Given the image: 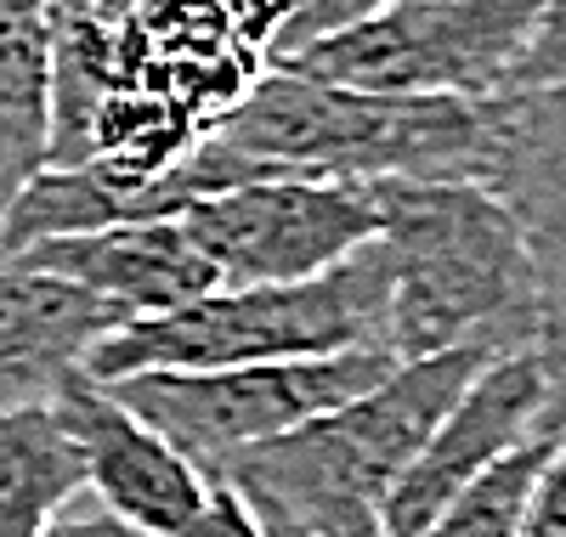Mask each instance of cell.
Here are the masks:
<instances>
[{
	"instance_id": "obj_1",
	"label": "cell",
	"mask_w": 566,
	"mask_h": 537,
	"mask_svg": "<svg viewBox=\"0 0 566 537\" xmlns=\"http://www.w3.org/2000/svg\"><path fill=\"white\" fill-rule=\"evenodd\" d=\"M272 0H97L52 12V154L165 176L272 69Z\"/></svg>"
},
{
	"instance_id": "obj_2",
	"label": "cell",
	"mask_w": 566,
	"mask_h": 537,
	"mask_svg": "<svg viewBox=\"0 0 566 537\" xmlns=\"http://www.w3.org/2000/svg\"><path fill=\"white\" fill-rule=\"evenodd\" d=\"M391 272L386 346L397 362L437 351H522L544 328V272L527 221L482 181H368Z\"/></svg>"
},
{
	"instance_id": "obj_3",
	"label": "cell",
	"mask_w": 566,
	"mask_h": 537,
	"mask_svg": "<svg viewBox=\"0 0 566 537\" xmlns=\"http://www.w3.org/2000/svg\"><path fill=\"white\" fill-rule=\"evenodd\" d=\"M482 362L488 351L408 357L352 402L221 459L210 481H227L266 526L306 537H380L391 486Z\"/></svg>"
},
{
	"instance_id": "obj_4",
	"label": "cell",
	"mask_w": 566,
	"mask_h": 537,
	"mask_svg": "<svg viewBox=\"0 0 566 537\" xmlns=\"http://www.w3.org/2000/svg\"><path fill=\"white\" fill-rule=\"evenodd\" d=\"M510 96H386L266 69L216 136L261 170L340 181H482L493 187Z\"/></svg>"
},
{
	"instance_id": "obj_5",
	"label": "cell",
	"mask_w": 566,
	"mask_h": 537,
	"mask_svg": "<svg viewBox=\"0 0 566 537\" xmlns=\"http://www.w3.org/2000/svg\"><path fill=\"white\" fill-rule=\"evenodd\" d=\"M386 301H391L386 250L380 238H368L363 250H352L317 277L210 288V295L176 312L130 317L85 357V373L108 385L148 368H244V362L386 346Z\"/></svg>"
},
{
	"instance_id": "obj_6",
	"label": "cell",
	"mask_w": 566,
	"mask_h": 537,
	"mask_svg": "<svg viewBox=\"0 0 566 537\" xmlns=\"http://www.w3.org/2000/svg\"><path fill=\"white\" fill-rule=\"evenodd\" d=\"M538 12L544 0H397L380 18L328 34L277 69L386 96L493 103L515 96V69Z\"/></svg>"
},
{
	"instance_id": "obj_7",
	"label": "cell",
	"mask_w": 566,
	"mask_h": 537,
	"mask_svg": "<svg viewBox=\"0 0 566 537\" xmlns=\"http://www.w3.org/2000/svg\"><path fill=\"white\" fill-rule=\"evenodd\" d=\"M391 368L397 357L386 346H352L328 357L244 362V368H148L108 379V390L210 475L221 459L352 402L357 390L386 379Z\"/></svg>"
},
{
	"instance_id": "obj_8",
	"label": "cell",
	"mask_w": 566,
	"mask_h": 537,
	"mask_svg": "<svg viewBox=\"0 0 566 537\" xmlns=\"http://www.w3.org/2000/svg\"><path fill=\"white\" fill-rule=\"evenodd\" d=\"M176 221L210 255L221 288L317 277L363 250L368 238H380V210H374L368 181L301 170H261L250 181H232L187 204Z\"/></svg>"
},
{
	"instance_id": "obj_9",
	"label": "cell",
	"mask_w": 566,
	"mask_h": 537,
	"mask_svg": "<svg viewBox=\"0 0 566 537\" xmlns=\"http://www.w3.org/2000/svg\"><path fill=\"white\" fill-rule=\"evenodd\" d=\"M544 408H549L544 346L488 357L470 373V385L453 397V408L437 419V430L419 442L402 481L391 486L386 515H380V537H424V526H431L482 470H493L510 448L544 435L538 430Z\"/></svg>"
},
{
	"instance_id": "obj_10",
	"label": "cell",
	"mask_w": 566,
	"mask_h": 537,
	"mask_svg": "<svg viewBox=\"0 0 566 537\" xmlns=\"http://www.w3.org/2000/svg\"><path fill=\"white\" fill-rule=\"evenodd\" d=\"M52 408L63 413L74 448L85 459V486L125 526L148 531V537H170L210 498V475L187 453H176L148 419H136L91 373H74L52 397Z\"/></svg>"
},
{
	"instance_id": "obj_11",
	"label": "cell",
	"mask_w": 566,
	"mask_h": 537,
	"mask_svg": "<svg viewBox=\"0 0 566 537\" xmlns=\"http://www.w3.org/2000/svg\"><path fill=\"white\" fill-rule=\"evenodd\" d=\"M7 261L52 272V277L85 288V295L119 306L125 317H159V312H176L187 301L210 295V288H221L210 255L199 250L193 232L176 215L119 221V227H103V232L40 238Z\"/></svg>"
},
{
	"instance_id": "obj_12",
	"label": "cell",
	"mask_w": 566,
	"mask_h": 537,
	"mask_svg": "<svg viewBox=\"0 0 566 537\" xmlns=\"http://www.w3.org/2000/svg\"><path fill=\"white\" fill-rule=\"evenodd\" d=\"M119 323H130L119 306L23 261H0V419L52 402Z\"/></svg>"
},
{
	"instance_id": "obj_13",
	"label": "cell",
	"mask_w": 566,
	"mask_h": 537,
	"mask_svg": "<svg viewBox=\"0 0 566 537\" xmlns=\"http://www.w3.org/2000/svg\"><path fill=\"white\" fill-rule=\"evenodd\" d=\"M52 154V7L0 0V227Z\"/></svg>"
},
{
	"instance_id": "obj_14",
	"label": "cell",
	"mask_w": 566,
	"mask_h": 537,
	"mask_svg": "<svg viewBox=\"0 0 566 537\" xmlns=\"http://www.w3.org/2000/svg\"><path fill=\"white\" fill-rule=\"evenodd\" d=\"M85 493V459L52 402L0 419V537H34Z\"/></svg>"
},
{
	"instance_id": "obj_15",
	"label": "cell",
	"mask_w": 566,
	"mask_h": 537,
	"mask_svg": "<svg viewBox=\"0 0 566 537\" xmlns=\"http://www.w3.org/2000/svg\"><path fill=\"white\" fill-rule=\"evenodd\" d=\"M493 192L527 232H566V85L510 96Z\"/></svg>"
},
{
	"instance_id": "obj_16",
	"label": "cell",
	"mask_w": 566,
	"mask_h": 537,
	"mask_svg": "<svg viewBox=\"0 0 566 537\" xmlns=\"http://www.w3.org/2000/svg\"><path fill=\"white\" fill-rule=\"evenodd\" d=\"M560 442L566 435H533V442L510 448L493 470H482L431 526H424V537H515L522 531V509L533 498V481Z\"/></svg>"
},
{
	"instance_id": "obj_17",
	"label": "cell",
	"mask_w": 566,
	"mask_h": 537,
	"mask_svg": "<svg viewBox=\"0 0 566 537\" xmlns=\"http://www.w3.org/2000/svg\"><path fill=\"white\" fill-rule=\"evenodd\" d=\"M538 243V272H544V328L538 346L549 362V408L544 435H566V232H533Z\"/></svg>"
},
{
	"instance_id": "obj_18",
	"label": "cell",
	"mask_w": 566,
	"mask_h": 537,
	"mask_svg": "<svg viewBox=\"0 0 566 537\" xmlns=\"http://www.w3.org/2000/svg\"><path fill=\"white\" fill-rule=\"evenodd\" d=\"M386 7H397V0H272V63H290L295 52H306V45L340 34L352 23H368L380 18Z\"/></svg>"
},
{
	"instance_id": "obj_19",
	"label": "cell",
	"mask_w": 566,
	"mask_h": 537,
	"mask_svg": "<svg viewBox=\"0 0 566 537\" xmlns=\"http://www.w3.org/2000/svg\"><path fill=\"white\" fill-rule=\"evenodd\" d=\"M560 85H566V0H544L533 40L522 52V69H515V96L560 91Z\"/></svg>"
},
{
	"instance_id": "obj_20",
	"label": "cell",
	"mask_w": 566,
	"mask_h": 537,
	"mask_svg": "<svg viewBox=\"0 0 566 537\" xmlns=\"http://www.w3.org/2000/svg\"><path fill=\"white\" fill-rule=\"evenodd\" d=\"M170 537H272V531L261 526V515L232 493L227 481H210V498L199 504V515L181 520Z\"/></svg>"
},
{
	"instance_id": "obj_21",
	"label": "cell",
	"mask_w": 566,
	"mask_h": 537,
	"mask_svg": "<svg viewBox=\"0 0 566 537\" xmlns=\"http://www.w3.org/2000/svg\"><path fill=\"white\" fill-rule=\"evenodd\" d=\"M515 537H566V442L538 470L533 498L522 509V531H515Z\"/></svg>"
},
{
	"instance_id": "obj_22",
	"label": "cell",
	"mask_w": 566,
	"mask_h": 537,
	"mask_svg": "<svg viewBox=\"0 0 566 537\" xmlns=\"http://www.w3.org/2000/svg\"><path fill=\"white\" fill-rule=\"evenodd\" d=\"M34 537H148V531H136V526H125L119 515H57L45 531H34Z\"/></svg>"
},
{
	"instance_id": "obj_23",
	"label": "cell",
	"mask_w": 566,
	"mask_h": 537,
	"mask_svg": "<svg viewBox=\"0 0 566 537\" xmlns=\"http://www.w3.org/2000/svg\"><path fill=\"white\" fill-rule=\"evenodd\" d=\"M52 12H85V7H97V0H45Z\"/></svg>"
},
{
	"instance_id": "obj_24",
	"label": "cell",
	"mask_w": 566,
	"mask_h": 537,
	"mask_svg": "<svg viewBox=\"0 0 566 537\" xmlns=\"http://www.w3.org/2000/svg\"><path fill=\"white\" fill-rule=\"evenodd\" d=\"M261 526H266V520H261ZM266 531H272V537H306V531H290V526H266Z\"/></svg>"
}]
</instances>
